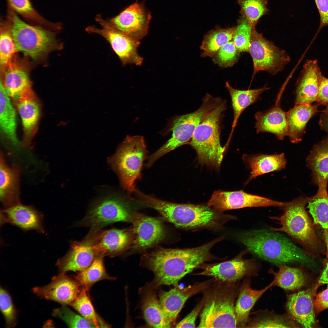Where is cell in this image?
I'll use <instances>...</instances> for the list:
<instances>
[{
	"label": "cell",
	"mask_w": 328,
	"mask_h": 328,
	"mask_svg": "<svg viewBox=\"0 0 328 328\" xmlns=\"http://www.w3.org/2000/svg\"><path fill=\"white\" fill-rule=\"evenodd\" d=\"M221 240L219 238L190 249L160 248L147 255L144 262L154 274V286L178 285L179 281L186 275L211 259L210 250Z\"/></svg>",
	"instance_id": "obj_1"
},
{
	"label": "cell",
	"mask_w": 328,
	"mask_h": 328,
	"mask_svg": "<svg viewBox=\"0 0 328 328\" xmlns=\"http://www.w3.org/2000/svg\"><path fill=\"white\" fill-rule=\"evenodd\" d=\"M240 238L248 251L275 264L311 262L306 253L289 238L274 231H253L243 234Z\"/></svg>",
	"instance_id": "obj_2"
},
{
	"label": "cell",
	"mask_w": 328,
	"mask_h": 328,
	"mask_svg": "<svg viewBox=\"0 0 328 328\" xmlns=\"http://www.w3.org/2000/svg\"><path fill=\"white\" fill-rule=\"evenodd\" d=\"M6 18L18 50L33 61H43L51 52L62 48L53 30L25 22L9 8Z\"/></svg>",
	"instance_id": "obj_3"
},
{
	"label": "cell",
	"mask_w": 328,
	"mask_h": 328,
	"mask_svg": "<svg viewBox=\"0 0 328 328\" xmlns=\"http://www.w3.org/2000/svg\"><path fill=\"white\" fill-rule=\"evenodd\" d=\"M226 108V102L223 100L198 125L188 142L201 164L217 167L220 165L225 149L220 143V125Z\"/></svg>",
	"instance_id": "obj_4"
},
{
	"label": "cell",
	"mask_w": 328,
	"mask_h": 328,
	"mask_svg": "<svg viewBox=\"0 0 328 328\" xmlns=\"http://www.w3.org/2000/svg\"><path fill=\"white\" fill-rule=\"evenodd\" d=\"M219 97L208 94L202 99L200 108L192 113L176 116L169 121L163 134L172 132L170 138L158 150L148 158L146 166L150 167L159 158L190 141L194 131L201 122L223 101Z\"/></svg>",
	"instance_id": "obj_5"
},
{
	"label": "cell",
	"mask_w": 328,
	"mask_h": 328,
	"mask_svg": "<svg viewBox=\"0 0 328 328\" xmlns=\"http://www.w3.org/2000/svg\"><path fill=\"white\" fill-rule=\"evenodd\" d=\"M146 206L157 211L166 220L177 227L194 229L216 225L219 216L208 206L170 202L149 195Z\"/></svg>",
	"instance_id": "obj_6"
},
{
	"label": "cell",
	"mask_w": 328,
	"mask_h": 328,
	"mask_svg": "<svg viewBox=\"0 0 328 328\" xmlns=\"http://www.w3.org/2000/svg\"><path fill=\"white\" fill-rule=\"evenodd\" d=\"M148 152L144 137L128 135L111 158V163L119 175L122 187L130 194L136 189L135 181L141 179L143 162Z\"/></svg>",
	"instance_id": "obj_7"
},
{
	"label": "cell",
	"mask_w": 328,
	"mask_h": 328,
	"mask_svg": "<svg viewBox=\"0 0 328 328\" xmlns=\"http://www.w3.org/2000/svg\"><path fill=\"white\" fill-rule=\"evenodd\" d=\"M308 200V198L300 196L285 202L281 207L283 211L282 215L270 217L279 222L281 226L270 229L286 233L302 244L316 249L319 241L306 210Z\"/></svg>",
	"instance_id": "obj_8"
},
{
	"label": "cell",
	"mask_w": 328,
	"mask_h": 328,
	"mask_svg": "<svg viewBox=\"0 0 328 328\" xmlns=\"http://www.w3.org/2000/svg\"><path fill=\"white\" fill-rule=\"evenodd\" d=\"M235 307L234 296L231 291H215L204 299L197 327H237Z\"/></svg>",
	"instance_id": "obj_9"
},
{
	"label": "cell",
	"mask_w": 328,
	"mask_h": 328,
	"mask_svg": "<svg viewBox=\"0 0 328 328\" xmlns=\"http://www.w3.org/2000/svg\"><path fill=\"white\" fill-rule=\"evenodd\" d=\"M132 217L127 202L118 197L109 196L95 203L75 226L95 231L117 222L131 221Z\"/></svg>",
	"instance_id": "obj_10"
},
{
	"label": "cell",
	"mask_w": 328,
	"mask_h": 328,
	"mask_svg": "<svg viewBox=\"0 0 328 328\" xmlns=\"http://www.w3.org/2000/svg\"><path fill=\"white\" fill-rule=\"evenodd\" d=\"M249 52L253 62V75L261 71L275 75L282 71L290 60L285 51L265 38L255 28L252 29Z\"/></svg>",
	"instance_id": "obj_11"
},
{
	"label": "cell",
	"mask_w": 328,
	"mask_h": 328,
	"mask_svg": "<svg viewBox=\"0 0 328 328\" xmlns=\"http://www.w3.org/2000/svg\"><path fill=\"white\" fill-rule=\"evenodd\" d=\"M96 19L101 26L98 28L90 26L86 29L90 33H96L104 37L110 44L114 52L123 65L133 64L141 66L143 59L138 53L137 49L140 40L134 39L108 25L103 21L101 15H97Z\"/></svg>",
	"instance_id": "obj_12"
},
{
	"label": "cell",
	"mask_w": 328,
	"mask_h": 328,
	"mask_svg": "<svg viewBox=\"0 0 328 328\" xmlns=\"http://www.w3.org/2000/svg\"><path fill=\"white\" fill-rule=\"evenodd\" d=\"M144 6L135 2L112 18L102 20L113 28L140 40L147 34L151 18Z\"/></svg>",
	"instance_id": "obj_13"
},
{
	"label": "cell",
	"mask_w": 328,
	"mask_h": 328,
	"mask_svg": "<svg viewBox=\"0 0 328 328\" xmlns=\"http://www.w3.org/2000/svg\"><path fill=\"white\" fill-rule=\"evenodd\" d=\"M285 203L284 202L248 193L243 190L234 191L219 190L214 192L207 203V206L215 211L221 212L248 207H281Z\"/></svg>",
	"instance_id": "obj_14"
},
{
	"label": "cell",
	"mask_w": 328,
	"mask_h": 328,
	"mask_svg": "<svg viewBox=\"0 0 328 328\" xmlns=\"http://www.w3.org/2000/svg\"><path fill=\"white\" fill-rule=\"evenodd\" d=\"M67 253L56 264L60 273L80 272L87 268L99 257L94 247L93 234L89 232L80 241H73Z\"/></svg>",
	"instance_id": "obj_15"
},
{
	"label": "cell",
	"mask_w": 328,
	"mask_h": 328,
	"mask_svg": "<svg viewBox=\"0 0 328 328\" xmlns=\"http://www.w3.org/2000/svg\"><path fill=\"white\" fill-rule=\"evenodd\" d=\"M81 286L75 278L59 273L51 282L43 287H36L33 292L39 297L55 301L63 305H69L80 293Z\"/></svg>",
	"instance_id": "obj_16"
},
{
	"label": "cell",
	"mask_w": 328,
	"mask_h": 328,
	"mask_svg": "<svg viewBox=\"0 0 328 328\" xmlns=\"http://www.w3.org/2000/svg\"><path fill=\"white\" fill-rule=\"evenodd\" d=\"M131 221L135 235L132 246L134 249H146L160 241L165 236L164 227L159 219L136 213L132 214Z\"/></svg>",
	"instance_id": "obj_17"
},
{
	"label": "cell",
	"mask_w": 328,
	"mask_h": 328,
	"mask_svg": "<svg viewBox=\"0 0 328 328\" xmlns=\"http://www.w3.org/2000/svg\"><path fill=\"white\" fill-rule=\"evenodd\" d=\"M29 64L26 60L15 55L9 63L1 70L2 81L8 96L17 101L22 93L32 87Z\"/></svg>",
	"instance_id": "obj_18"
},
{
	"label": "cell",
	"mask_w": 328,
	"mask_h": 328,
	"mask_svg": "<svg viewBox=\"0 0 328 328\" xmlns=\"http://www.w3.org/2000/svg\"><path fill=\"white\" fill-rule=\"evenodd\" d=\"M16 102L23 127L22 145L27 147L30 144L38 128L40 105L32 87L23 91Z\"/></svg>",
	"instance_id": "obj_19"
},
{
	"label": "cell",
	"mask_w": 328,
	"mask_h": 328,
	"mask_svg": "<svg viewBox=\"0 0 328 328\" xmlns=\"http://www.w3.org/2000/svg\"><path fill=\"white\" fill-rule=\"evenodd\" d=\"M43 217L42 213L33 207L21 203L1 211V224L8 223L24 231L34 230L44 233L42 224Z\"/></svg>",
	"instance_id": "obj_20"
},
{
	"label": "cell",
	"mask_w": 328,
	"mask_h": 328,
	"mask_svg": "<svg viewBox=\"0 0 328 328\" xmlns=\"http://www.w3.org/2000/svg\"><path fill=\"white\" fill-rule=\"evenodd\" d=\"M94 247L98 256L114 257L122 253L128 246L131 240L127 229L113 228L91 231Z\"/></svg>",
	"instance_id": "obj_21"
},
{
	"label": "cell",
	"mask_w": 328,
	"mask_h": 328,
	"mask_svg": "<svg viewBox=\"0 0 328 328\" xmlns=\"http://www.w3.org/2000/svg\"><path fill=\"white\" fill-rule=\"evenodd\" d=\"M321 73L316 60L306 62L296 83L295 105L310 104L316 101Z\"/></svg>",
	"instance_id": "obj_22"
},
{
	"label": "cell",
	"mask_w": 328,
	"mask_h": 328,
	"mask_svg": "<svg viewBox=\"0 0 328 328\" xmlns=\"http://www.w3.org/2000/svg\"><path fill=\"white\" fill-rule=\"evenodd\" d=\"M207 282L196 283L183 288L178 285L168 291H162L159 301L167 317L175 321L186 301L207 287Z\"/></svg>",
	"instance_id": "obj_23"
},
{
	"label": "cell",
	"mask_w": 328,
	"mask_h": 328,
	"mask_svg": "<svg viewBox=\"0 0 328 328\" xmlns=\"http://www.w3.org/2000/svg\"><path fill=\"white\" fill-rule=\"evenodd\" d=\"M203 271L196 275L213 277L224 282H234L246 275L251 268V264L249 260L240 257L220 263L201 265Z\"/></svg>",
	"instance_id": "obj_24"
},
{
	"label": "cell",
	"mask_w": 328,
	"mask_h": 328,
	"mask_svg": "<svg viewBox=\"0 0 328 328\" xmlns=\"http://www.w3.org/2000/svg\"><path fill=\"white\" fill-rule=\"evenodd\" d=\"M280 95L279 94L275 104L270 109L255 114V127L257 133L270 132L278 139L282 140L288 136V124L286 112L280 106Z\"/></svg>",
	"instance_id": "obj_25"
},
{
	"label": "cell",
	"mask_w": 328,
	"mask_h": 328,
	"mask_svg": "<svg viewBox=\"0 0 328 328\" xmlns=\"http://www.w3.org/2000/svg\"><path fill=\"white\" fill-rule=\"evenodd\" d=\"M20 170L13 164L9 166L2 153L0 158V199L4 208L20 203L19 178Z\"/></svg>",
	"instance_id": "obj_26"
},
{
	"label": "cell",
	"mask_w": 328,
	"mask_h": 328,
	"mask_svg": "<svg viewBox=\"0 0 328 328\" xmlns=\"http://www.w3.org/2000/svg\"><path fill=\"white\" fill-rule=\"evenodd\" d=\"M307 165L312 171L314 183L318 187L317 193L327 194L328 181V137L313 147L307 158Z\"/></svg>",
	"instance_id": "obj_27"
},
{
	"label": "cell",
	"mask_w": 328,
	"mask_h": 328,
	"mask_svg": "<svg viewBox=\"0 0 328 328\" xmlns=\"http://www.w3.org/2000/svg\"><path fill=\"white\" fill-rule=\"evenodd\" d=\"M314 292L311 289L301 291L289 295L287 300L288 312L305 328H311L315 323Z\"/></svg>",
	"instance_id": "obj_28"
},
{
	"label": "cell",
	"mask_w": 328,
	"mask_h": 328,
	"mask_svg": "<svg viewBox=\"0 0 328 328\" xmlns=\"http://www.w3.org/2000/svg\"><path fill=\"white\" fill-rule=\"evenodd\" d=\"M319 105H295L286 112L288 136L291 142L297 143L302 140L306 125L310 119L318 112Z\"/></svg>",
	"instance_id": "obj_29"
},
{
	"label": "cell",
	"mask_w": 328,
	"mask_h": 328,
	"mask_svg": "<svg viewBox=\"0 0 328 328\" xmlns=\"http://www.w3.org/2000/svg\"><path fill=\"white\" fill-rule=\"evenodd\" d=\"M242 159L247 168L251 170L246 184L259 176L284 169L286 164L283 153L273 155L245 154Z\"/></svg>",
	"instance_id": "obj_30"
},
{
	"label": "cell",
	"mask_w": 328,
	"mask_h": 328,
	"mask_svg": "<svg viewBox=\"0 0 328 328\" xmlns=\"http://www.w3.org/2000/svg\"><path fill=\"white\" fill-rule=\"evenodd\" d=\"M142 309L148 324L154 328H169L172 322L166 316L159 300L153 289L145 292L142 300Z\"/></svg>",
	"instance_id": "obj_31"
},
{
	"label": "cell",
	"mask_w": 328,
	"mask_h": 328,
	"mask_svg": "<svg viewBox=\"0 0 328 328\" xmlns=\"http://www.w3.org/2000/svg\"><path fill=\"white\" fill-rule=\"evenodd\" d=\"M0 83L1 129L5 137L13 145L16 146L18 144L19 141L16 133L15 112L1 80Z\"/></svg>",
	"instance_id": "obj_32"
},
{
	"label": "cell",
	"mask_w": 328,
	"mask_h": 328,
	"mask_svg": "<svg viewBox=\"0 0 328 328\" xmlns=\"http://www.w3.org/2000/svg\"><path fill=\"white\" fill-rule=\"evenodd\" d=\"M272 281L269 285L259 290L252 289L248 283L242 286L235 305V312L238 325L245 326L250 311L260 297L269 288L273 286Z\"/></svg>",
	"instance_id": "obj_33"
},
{
	"label": "cell",
	"mask_w": 328,
	"mask_h": 328,
	"mask_svg": "<svg viewBox=\"0 0 328 328\" xmlns=\"http://www.w3.org/2000/svg\"><path fill=\"white\" fill-rule=\"evenodd\" d=\"M226 87L230 95L233 110L234 118L232 124V131L236 126L241 113L248 107L255 103L260 95L270 89L267 85L258 89L240 90L233 88L229 84L226 83Z\"/></svg>",
	"instance_id": "obj_34"
},
{
	"label": "cell",
	"mask_w": 328,
	"mask_h": 328,
	"mask_svg": "<svg viewBox=\"0 0 328 328\" xmlns=\"http://www.w3.org/2000/svg\"><path fill=\"white\" fill-rule=\"evenodd\" d=\"M7 0L9 8L31 24L54 31L61 29L60 23L51 22L41 16L34 9L30 0Z\"/></svg>",
	"instance_id": "obj_35"
},
{
	"label": "cell",
	"mask_w": 328,
	"mask_h": 328,
	"mask_svg": "<svg viewBox=\"0 0 328 328\" xmlns=\"http://www.w3.org/2000/svg\"><path fill=\"white\" fill-rule=\"evenodd\" d=\"M104 257H99L85 270L79 272L74 278L82 288L89 291L92 286L101 280H114L116 278L109 275L105 269Z\"/></svg>",
	"instance_id": "obj_36"
},
{
	"label": "cell",
	"mask_w": 328,
	"mask_h": 328,
	"mask_svg": "<svg viewBox=\"0 0 328 328\" xmlns=\"http://www.w3.org/2000/svg\"><path fill=\"white\" fill-rule=\"evenodd\" d=\"M273 274V286H277L285 290L292 291L298 289L304 285L306 282L305 275L300 269L285 265H280L278 272H274Z\"/></svg>",
	"instance_id": "obj_37"
},
{
	"label": "cell",
	"mask_w": 328,
	"mask_h": 328,
	"mask_svg": "<svg viewBox=\"0 0 328 328\" xmlns=\"http://www.w3.org/2000/svg\"><path fill=\"white\" fill-rule=\"evenodd\" d=\"M235 27L218 29L210 32L204 37L201 46L204 56H212L233 39Z\"/></svg>",
	"instance_id": "obj_38"
},
{
	"label": "cell",
	"mask_w": 328,
	"mask_h": 328,
	"mask_svg": "<svg viewBox=\"0 0 328 328\" xmlns=\"http://www.w3.org/2000/svg\"><path fill=\"white\" fill-rule=\"evenodd\" d=\"M88 292L86 289L82 288L78 296L69 305L93 324L95 327H109V325L105 322L95 312Z\"/></svg>",
	"instance_id": "obj_39"
},
{
	"label": "cell",
	"mask_w": 328,
	"mask_h": 328,
	"mask_svg": "<svg viewBox=\"0 0 328 328\" xmlns=\"http://www.w3.org/2000/svg\"><path fill=\"white\" fill-rule=\"evenodd\" d=\"M18 51L12 36L11 24L6 18L1 19L0 33V70L5 67Z\"/></svg>",
	"instance_id": "obj_40"
},
{
	"label": "cell",
	"mask_w": 328,
	"mask_h": 328,
	"mask_svg": "<svg viewBox=\"0 0 328 328\" xmlns=\"http://www.w3.org/2000/svg\"><path fill=\"white\" fill-rule=\"evenodd\" d=\"M307 208L314 224L324 231L328 230V194L316 193L308 198Z\"/></svg>",
	"instance_id": "obj_41"
},
{
	"label": "cell",
	"mask_w": 328,
	"mask_h": 328,
	"mask_svg": "<svg viewBox=\"0 0 328 328\" xmlns=\"http://www.w3.org/2000/svg\"><path fill=\"white\" fill-rule=\"evenodd\" d=\"M241 12L253 28L258 21L268 12L267 0H238Z\"/></svg>",
	"instance_id": "obj_42"
},
{
	"label": "cell",
	"mask_w": 328,
	"mask_h": 328,
	"mask_svg": "<svg viewBox=\"0 0 328 328\" xmlns=\"http://www.w3.org/2000/svg\"><path fill=\"white\" fill-rule=\"evenodd\" d=\"M253 27L243 16L235 27L233 42L239 52H249Z\"/></svg>",
	"instance_id": "obj_43"
},
{
	"label": "cell",
	"mask_w": 328,
	"mask_h": 328,
	"mask_svg": "<svg viewBox=\"0 0 328 328\" xmlns=\"http://www.w3.org/2000/svg\"><path fill=\"white\" fill-rule=\"evenodd\" d=\"M55 317L63 320L70 327H95L93 324L72 311L66 305L60 308L55 309L52 312Z\"/></svg>",
	"instance_id": "obj_44"
},
{
	"label": "cell",
	"mask_w": 328,
	"mask_h": 328,
	"mask_svg": "<svg viewBox=\"0 0 328 328\" xmlns=\"http://www.w3.org/2000/svg\"><path fill=\"white\" fill-rule=\"evenodd\" d=\"M0 307L8 328L15 327L17 324V314L11 297L8 292L0 287Z\"/></svg>",
	"instance_id": "obj_45"
},
{
	"label": "cell",
	"mask_w": 328,
	"mask_h": 328,
	"mask_svg": "<svg viewBox=\"0 0 328 328\" xmlns=\"http://www.w3.org/2000/svg\"><path fill=\"white\" fill-rule=\"evenodd\" d=\"M239 53L233 41H230L218 51L214 55V61L221 67L231 66L237 61Z\"/></svg>",
	"instance_id": "obj_46"
},
{
	"label": "cell",
	"mask_w": 328,
	"mask_h": 328,
	"mask_svg": "<svg viewBox=\"0 0 328 328\" xmlns=\"http://www.w3.org/2000/svg\"><path fill=\"white\" fill-rule=\"evenodd\" d=\"M253 328H287L293 326L289 321L280 317L265 318L252 323Z\"/></svg>",
	"instance_id": "obj_47"
},
{
	"label": "cell",
	"mask_w": 328,
	"mask_h": 328,
	"mask_svg": "<svg viewBox=\"0 0 328 328\" xmlns=\"http://www.w3.org/2000/svg\"><path fill=\"white\" fill-rule=\"evenodd\" d=\"M204 304L202 300L184 318L176 325V328H195V321L199 313L202 310Z\"/></svg>",
	"instance_id": "obj_48"
},
{
	"label": "cell",
	"mask_w": 328,
	"mask_h": 328,
	"mask_svg": "<svg viewBox=\"0 0 328 328\" xmlns=\"http://www.w3.org/2000/svg\"><path fill=\"white\" fill-rule=\"evenodd\" d=\"M316 101L319 105L326 106L328 104V78L321 73L319 77L318 94Z\"/></svg>",
	"instance_id": "obj_49"
},
{
	"label": "cell",
	"mask_w": 328,
	"mask_h": 328,
	"mask_svg": "<svg viewBox=\"0 0 328 328\" xmlns=\"http://www.w3.org/2000/svg\"><path fill=\"white\" fill-rule=\"evenodd\" d=\"M319 11L320 22L317 33L323 27L328 26V0H314Z\"/></svg>",
	"instance_id": "obj_50"
},
{
	"label": "cell",
	"mask_w": 328,
	"mask_h": 328,
	"mask_svg": "<svg viewBox=\"0 0 328 328\" xmlns=\"http://www.w3.org/2000/svg\"><path fill=\"white\" fill-rule=\"evenodd\" d=\"M314 304L316 313L328 309V286L316 296Z\"/></svg>",
	"instance_id": "obj_51"
},
{
	"label": "cell",
	"mask_w": 328,
	"mask_h": 328,
	"mask_svg": "<svg viewBox=\"0 0 328 328\" xmlns=\"http://www.w3.org/2000/svg\"><path fill=\"white\" fill-rule=\"evenodd\" d=\"M319 284H328V259L325 262L324 269L318 281Z\"/></svg>",
	"instance_id": "obj_52"
},
{
	"label": "cell",
	"mask_w": 328,
	"mask_h": 328,
	"mask_svg": "<svg viewBox=\"0 0 328 328\" xmlns=\"http://www.w3.org/2000/svg\"><path fill=\"white\" fill-rule=\"evenodd\" d=\"M319 124L321 129L327 132L328 137V117L323 113L320 115Z\"/></svg>",
	"instance_id": "obj_53"
},
{
	"label": "cell",
	"mask_w": 328,
	"mask_h": 328,
	"mask_svg": "<svg viewBox=\"0 0 328 328\" xmlns=\"http://www.w3.org/2000/svg\"><path fill=\"white\" fill-rule=\"evenodd\" d=\"M324 237L327 248L326 256L328 259V230L325 231Z\"/></svg>",
	"instance_id": "obj_54"
},
{
	"label": "cell",
	"mask_w": 328,
	"mask_h": 328,
	"mask_svg": "<svg viewBox=\"0 0 328 328\" xmlns=\"http://www.w3.org/2000/svg\"><path fill=\"white\" fill-rule=\"evenodd\" d=\"M326 106V108L322 112L328 117V104Z\"/></svg>",
	"instance_id": "obj_55"
}]
</instances>
